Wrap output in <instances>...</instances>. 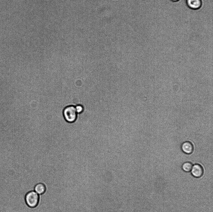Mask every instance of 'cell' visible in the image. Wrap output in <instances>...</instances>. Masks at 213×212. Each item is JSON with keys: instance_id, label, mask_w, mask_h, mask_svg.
I'll use <instances>...</instances> for the list:
<instances>
[{"instance_id": "52a82bcc", "label": "cell", "mask_w": 213, "mask_h": 212, "mask_svg": "<svg viewBox=\"0 0 213 212\" xmlns=\"http://www.w3.org/2000/svg\"><path fill=\"white\" fill-rule=\"evenodd\" d=\"M193 166L192 163L190 162H186L183 163L182 166V169L185 172L190 171Z\"/></svg>"}, {"instance_id": "8992f818", "label": "cell", "mask_w": 213, "mask_h": 212, "mask_svg": "<svg viewBox=\"0 0 213 212\" xmlns=\"http://www.w3.org/2000/svg\"><path fill=\"white\" fill-rule=\"evenodd\" d=\"M46 188L44 184L40 183L36 184L35 186L34 191L39 195L43 194L46 191Z\"/></svg>"}, {"instance_id": "9c48e42d", "label": "cell", "mask_w": 213, "mask_h": 212, "mask_svg": "<svg viewBox=\"0 0 213 212\" xmlns=\"http://www.w3.org/2000/svg\"><path fill=\"white\" fill-rule=\"evenodd\" d=\"M171 1L173 2H177L179 1L180 0H171Z\"/></svg>"}, {"instance_id": "5b68a950", "label": "cell", "mask_w": 213, "mask_h": 212, "mask_svg": "<svg viewBox=\"0 0 213 212\" xmlns=\"http://www.w3.org/2000/svg\"><path fill=\"white\" fill-rule=\"evenodd\" d=\"M181 147L183 152L187 154H191L194 150L193 144L189 141H186L183 142Z\"/></svg>"}, {"instance_id": "7a4b0ae2", "label": "cell", "mask_w": 213, "mask_h": 212, "mask_svg": "<svg viewBox=\"0 0 213 212\" xmlns=\"http://www.w3.org/2000/svg\"><path fill=\"white\" fill-rule=\"evenodd\" d=\"M25 200L28 206L31 208L35 207L38 204L39 195L34 191H30L26 194Z\"/></svg>"}, {"instance_id": "3957f363", "label": "cell", "mask_w": 213, "mask_h": 212, "mask_svg": "<svg viewBox=\"0 0 213 212\" xmlns=\"http://www.w3.org/2000/svg\"><path fill=\"white\" fill-rule=\"evenodd\" d=\"M213 1H207L203 2L202 0H186L187 6L190 9L197 10L201 8L203 5V3L205 2Z\"/></svg>"}, {"instance_id": "ba28073f", "label": "cell", "mask_w": 213, "mask_h": 212, "mask_svg": "<svg viewBox=\"0 0 213 212\" xmlns=\"http://www.w3.org/2000/svg\"><path fill=\"white\" fill-rule=\"evenodd\" d=\"M76 111L77 113H80L83 111V107L80 105H77L75 107Z\"/></svg>"}, {"instance_id": "277c9868", "label": "cell", "mask_w": 213, "mask_h": 212, "mask_svg": "<svg viewBox=\"0 0 213 212\" xmlns=\"http://www.w3.org/2000/svg\"><path fill=\"white\" fill-rule=\"evenodd\" d=\"M191 171L192 175L196 178L201 177L204 173L202 167L198 164H195L193 165Z\"/></svg>"}, {"instance_id": "6da1fadb", "label": "cell", "mask_w": 213, "mask_h": 212, "mask_svg": "<svg viewBox=\"0 0 213 212\" xmlns=\"http://www.w3.org/2000/svg\"><path fill=\"white\" fill-rule=\"evenodd\" d=\"M63 115L65 121L70 123L74 122L77 118L75 107L69 105L65 107L63 111Z\"/></svg>"}]
</instances>
